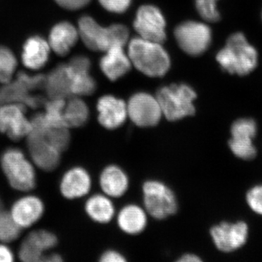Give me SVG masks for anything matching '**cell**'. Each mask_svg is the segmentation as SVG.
Instances as JSON below:
<instances>
[{
    "label": "cell",
    "mask_w": 262,
    "mask_h": 262,
    "mask_svg": "<svg viewBox=\"0 0 262 262\" xmlns=\"http://www.w3.org/2000/svg\"><path fill=\"white\" fill-rule=\"evenodd\" d=\"M127 174L117 165H110L103 169L100 177V185L105 194L113 198H120L128 189Z\"/></svg>",
    "instance_id": "cell-23"
},
{
    "label": "cell",
    "mask_w": 262,
    "mask_h": 262,
    "mask_svg": "<svg viewBox=\"0 0 262 262\" xmlns=\"http://www.w3.org/2000/svg\"><path fill=\"white\" fill-rule=\"evenodd\" d=\"M85 211L91 220L98 223H108L115 215V208L106 196L96 194L90 198L85 203Z\"/></svg>",
    "instance_id": "cell-25"
},
{
    "label": "cell",
    "mask_w": 262,
    "mask_h": 262,
    "mask_svg": "<svg viewBox=\"0 0 262 262\" xmlns=\"http://www.w3.org/2000/svg\"><path fill=\"white\" fill-rule=\"evenodd\" d=\"M13 258L11 250L5 245L0 244V262H11Z\"/></svg>",
    "instance_id": "cell-35"
},
{
    "label": "cell",
    "mask_w": 262,
    "mask_h": 262,
    "mask_svg": "<svg viewBox=\"0 0 262 262\" xmlns=\"http://www.w3.org/2000/svg\"><path fill=\"white\" fill-rule=\"evenodd\" d=\"M58 243L53 232L45 229L34 231L24 239L19 248V258L25 262L43 261L46 251Z\"/></svg>",
    "instance_id": "cell-13"
},
{
    "label": "cell",
    "mask_w": 262,
    "mask_h": 262,
    "mask_svg": "<svg viewBox=\"0 0 262 262\" xmlns=\"http://www.w3.org/2000/svg\"><path fill=\"white\" fill-rule=\"evenodd\" d=\"M20 227L8 212L0 210V241L10 243L14 241L20 235Z\"/></svg>",
    "instance_id": "cell-29"
},
{
    "label": "cell",
    "mask_w": 262,
    "mask_h": 262,
    "mask_svg": "<svg viewBox=\"0 0 262 262\" xmlns=\"http://www.w3.org/2000/svg\"><path fill=\"white\" fill-rule=\"evenodd\" d=\"M72 76L67 63L58 65L46 81V89L51 99H63L72 97Z\"/></svg>",
    "instance_id": "cell-21"
},
{
    "label": "cell",
    "mask_w": 262,
    "mask_h": 262,
    "mask_svg": "<svg viewBox=\"0 0 262 262\" xmlns=\"http://www.w3.org/2000/svg\"><path fill=\"white\" fill-rule=\"evenodd\" d=\"M144 203L146 211L157 220H164L175 214L178 209L173 191L159 181H147L143 185Z\"/></svg>",
    "instance_id": "cell-6"
},
{
    "label": "cell",
    "mask_w": 262,
    "mask_h": 262,
    "mask_svg": "<svg viewBox=\"0 0 262 262\" xmlns=\"http://www.w3.org/2000/svg\"><path fill=\"white\" fill-rule=\"evenodd\" d=\"M44 209V205L39 198L27 195L15 202L10 213L20 228H27L42 217Z\"/></svg>",
    "instance_id": "cell-17"
},
{
    "label": "cell",
    "mask_w": 262,
    "mask_h": 262,
    "mask_svg": "<svg viewBox=\"0 0 262 262\" xmlns=\"http://www.w3.org/2000/svg\"><path fill=\"white\" fill-rule=\"evenodd\" d=\"M178 261L179 262H198L201 261L202 260L198 256L192 254V253H186V254L183 255L182 257L179 258Z\"/></svg>",
    "instance_id": "cell-36"
},
{
    "label": "cell",
    "mask_w": 262,
    "mask_h": 262,
    "mask_svg": "<svg viewBox=\"0 0 262 262\" xmlns=\"http://www.w3.org/2000/svg\"><path fill=\"white\" fill-rule=\"evenodd\" d=\"M16 67V58L13 52L0 46V83H9Z\"/></svg>",
    "instance_id": "cell-28"
},
{
    "label": "cell",
    "mask_w": 262,
    "mask_h": 262,
    "mask_svg": "<svg viewBox=\"0 0 262 262\" xmlns=\"http://www.w3.org/2000/svg\"><path fill=\"white\" fill-rule=\"evenodd\" d=\"M97 110L98 122L103 127L110 130L121 126L127 117V108L125 101L113 96L100 98Z\"/></svg>",
    "instance_id": "cell-15"
},
{
    "label": "cell",
    "mask_w": 262,
    "mask_h": 262,
    "mask_svg": "<svg viewBox=\"0 0 262 262\" xmlns=\"http://www.w3.org/2000/svg\"><path fill=\"white\" fill-rule=\"evenodd\" d=\"M106 53L100 61V67L110 80H117L130 70L132 63L123 48H112Z\"/></svg>",
    "instance_id": "cell-22"
},
{
    "label": "cell",
    "mask_w": 262,
    "mask_h": 262,
    "mask_svg": "<svg viewBox=\"0 0 262 262\" xmlns=\"http://www.w3.org/2000/svg\"><path fill=\"white\" fill-rule=\"evenodd\" d=\"M91 187V177L87 170L80 167L71 168L66 172L60 184L62 194L68 199H75L85 195Z\"/></svg>",
    "instance_id": "cell-18"
},
{
    "label": "cell",
    "mask_w": 262,
    "mask_h": 262,
    "mask_svg": "<svg viewBox=\"0 0 262 262\" xmlns=\"http://www.w3.org/2000/svg\"><path fill=\"white\" fill-rule=\"evenodd\" d=\"M100 261L103 262H124L126 261L124 256L120 253L113 250L106 251L103 253Z\"/></svg>",
    "instance_id": "cell-34"
},
{
    "label": "cell",
    "mask_w": 262,
    "mask_h": 262,
    "mask_svg": "<svg viewBox=\"0 0 262 262\" xmlns=\"http://www.w3.org/2000/svg\"><path fill=\"white\" fill-rule=\"evenodd\" d=\"M63 261L61 256L57 253H51V254L46 255L43 261L48 262H60Z\"/></svg>",
    "instance_id": "cell-37"
},
{
    "label": "cell",
    "mask_w": 262,
    "mask_h": 262,
    "mask_svg": "<svg viewBox=\"0 0 262 262\" xmlns=\"http://www.w3.org/2000/svg\"><path fill=\"white\" fill-rule=\"evenodd\" d=\"M219 0H195L196 10L200 15L206 21H219L221 18L220 11L217 8Z\"/></svg>",
    "instance_id": "cell-30"
},
{
    "label": "cell",
    "mask_w": 262,
    "mask_h": 262,
    "mask_svg": "<svg viewBox=\"0 0 262 262\" xmlns=\"http://www.w3.org/2000/svg\"><path fill=\"white\" fill-rule=\"evenodd\" d=\"M222 70L231 75H247L258 64V53L242 33H234L228 38L225 48L216 56Z\"/></svg>",
    "instance_id": "cell-1"
},
{
    "label": "cell",
    "mask_w": 262,
    "mask_h": 262,
    "mask_svg": "<svg viewBox=\"0 0 262 262\" xmlns=\"http://www.w3.org/2000/svg\"><path fill=\"white\" fill-rule=\"evenodd\" d=\"M232 139L229 147L236 156L244 160H251L256 155L252 140L256 134V124L251 119H239L232 124Z\"/></svg>",
    "instance_id": "cell-12"
},
{
    "label": "cell",
    "mask_w": 262,
    "mask_h": 262,
    "mask_svg": "<svg viewBox=\"0 0 262 262\" xmlns=\"http://www.w3.org/2000/svg\"><path fill=\"white\" fill-rule=\"evenodd\" d=\"M49 43L39 36H33L26 41L22 51L24 65L32 70H40L49 59Z\"/></svg>",
    "instance_id": "cell-19"
},
{
    "label": "cell",
    "mask_w": 262,
    "mask_h": 262,
    "mask_svg": "<svg viewBox=\"0 0 262 262\" xmlns=\"http://www.w3.org/2000/svg\"><path fill=\"white\" fill-rule=\"evenodd\" d=\"M213 242L220 251L230 252L244 246L248 236V227L244 222H224L211 230Z\"/></svg>",
    "instance_id": "cell-14"
},
{
    "label": "cell",
    "mask_w": 262,
    "mask_h": 262,
    "mask_svg": "<svg viewBox=\"0 0 262 262\" xmlns=\"http://www.w3.org/2000/svg\"><path fill=\"white\" fill-rule=\"evenodd\" d=\"M63 117L69 128L82 126L89 120V107L82 99L72 96L66 102Z\"/></svg>",
    "instance_id": "cell-26"
},
{
    "label": "cell",
    "mask_w": 262,
    "mask_h": 262,
    "mask_svg": "<svg viewBox=\"0 0 262 262\" xmlns=\"http://www.w3.org/2000/svg\"><path fill=\"white\" fill-rule=\"evenodd\" d=\"M72 76V94L76 96H87L94 94L96 83L90 75L91 61L88 57H73L67 63Z\"/></svg>",
    "instance_id": "cell-16"
},
{
    "label": "cell",
    "mask_w": 262,
    "mask_h": 262,
    "mask_svg": "<svg viewBox=\"0 0 262 262\" xmlns=\"http://www.w3.org/2000/svg\"><path fill=\"white\" fill-rule=\"evenodd\" d=\"M247 201L253 211L262 215V186L255 187L249 191Z\"/></svg>",
    "instance_id": "cell-31"
},
{
    "label": "cell",
    "mask_w": 262,
    "mask_h": 262,
    "mask_svg": "<svg viewBox=\"0 0 262 262\" xmlns=\"http://www.w3.org/2000/svg\"><path fill=\"white\" fill-rule=\"evenodd\" d=\"M78 32L86 47L94 51L106 52L114 47L124 48L129 37V31L125 26L114 24L104 28L88 15L79 20Z\"/></svg>",
    "instance_id": "cell-2"
},
{
    "label": "cell",
    "mask_w": 262,
    "mask_h": 262,
    "mask_svg": "<svg viewBox=\"0 0 262 262\" xmlns=\"http://www.w3.org/2000/svg\"><path fill=\"white\" fill-rule=\"evenodd\" d=\"M196 98L195 91L185 84L165 86L158 90L156 96L163 115L170 121L194 115L193 101Z\"/></svg>",
    "instance_id": "cell-4"
},
{
    "label": "cell",
    "mask_w": 262,
    "mask_h": 262,
    "mask_svg": "<svg viewBox=\"0 0 262 262\" xmlns=\"http://www.w3.org/2000/svg\"><path fill=\"white\" fill-rule=\"evenodd\" d=\"M32 130V122L26 117L21 104L8 103L0 106V132L13 140H19L27 137Z\"/></svg>",
    "instance_id": "cell-11"
},
{
    "label": "cell",
    "mask_w": 262,
    "mask_h": 262,
    "mask_svg": "<svg viewBox=\"0 0 262 262\" xmlns=\"http://www.w3.org/2000/svg\"><path fill=\"white\" fill-rule=\"evenodd\" d=\"M165 23L161 12L153 5H143L138 10L134 27L140 37L163 44L166 40Z\"/></svg>",
    "instance_id": "cell-8"
},
{
    "label": "cell",
    "mask_w": 262,
    "mask_h": 262,
    "mask_svg": "<svg viewBox=\"0 0 262 262\" xmlns=\"http://www.w3.org/2000/svg\"><path fill=\"white\" fill-rule=\"evenodd\" d=\"M79 37L78 29L70 22L63 21L57 24L51 29L48 43L55 53L65 56L75 46Z\"/></svg>",
    "instance_id": "cell-20"
},
{
    "label": "cell",
    "mask_w": 262,
    "mask_h": 262,
    "mask_svg": "<svg viewBox=\"0 0 262 262\" xmlns=\"http://www.w3.org/2000/svg\"><path fill=\"white\" fill-rule=\"evenodd\" d=\"M174 34L181 49L190 56H201L211 42V29L200 22L190 20L179 24Z\"/></svg>",
    "instance_id": "cell-7"
},
{
    "label": "cell",
    "mask_w": 262,
    "mask_h": 262,
    "mask_svg": "<svg viewBox=\"0 0 262 262\" xmlns=\"http://www.w3.org/2000/svg\"><path fill=\"white\" fill-rule=\"evenodd\" d=\"M119 227L125 233H141L146 226L145 212L136 205H127L120 211L117 218Z\"/></svg>",
    "instance_id": "cell-24"
},
{
    "label": "cell",
    "mask_w": 262,
    "mask_h": 262,
    "mask_svg": "<svg viewBox=\"0 0 262 262\" xmlns=\"http://www.w3.org/2000/svg\"><path fill=\"white\" fill-rule=\"evenodd\" d=\"M65 100L51 99L46 105V112L42 113L45 121L52 127H67L63 117Z\"/></svg>",
    "instance_id": "cell-27"
},
{
    "label": "cell",
    "mask_w": 262,
    "mask_h": 262,
    "mask_svg": "<svg viewBox=\"0 0 262 262\" xmlns=\"http://www.w3.org/2000/svg\"><path fill=\"white\" fill-rule=\"evenodd\" d=\"M57 4L64 9L75 10L86 6L91 0H55Z\"/></svg>",
    "instance_id": "cell-33"
},
{
    "label": "cell",
    "mask_w": 262,
    "mask_h": 262,
    "mask_svg": "<svg viewBox=\"0 0 262 262\" xmlns=\"http://www.w3.org/2000/svg\"><path fill=\"white\" fill-rule=\"evenodd\" d=\"M100 4L108 11L122 13L130 6L131 0H98Z\"/></svg>",
    "instance_id": "cell-32"
},
{
    "label": "cell",
    "mask_w": 262,
    "mask_h": 262,
    "mask_svg": "<svg viewBox=\"0 0 262 262\" xmlns=\"http://www.w3.org/2000/svg\"><path fill=\"white\" fill-rule=\"evenodd\" d=\"M29 154L36 165L45 171H52L58 166L61 151L39 131L32 129L27 136Z\"/></svg>",
    "instance_id": "cell-10"
},
{
    "label": "cell",
    "mask_w": 262,
    "mask_h": 262,
    "mask_svg": "<svg viewBox=\"0 0 262 262\" xmlns=\"http://www.w3.org/2000/svg\"><path fill=\"white\" fill-rule=\"evenodd\" d=\"M161 45L141 37L132 39L128 48L131 63L146 76L163 77L170 69V61Z\"/></svg>",
    "instance_id": "cell-3"
},
{
    "label": "cell",
    "mask_w": 262,
    "mask_h": 262,
    "mask_svg": "<svg viewBox=\"0 0 262 262\" xmlns=\"http://www.w3.org/2000/svg\"><path fill=\"white\" fill-rule=\"evenodd\" d=\"M127 115L139 127H152L159 123L161 108L156 98L145 93L134 95L127 105Z\"/></svg>",
    "instance_id": "cell-9"
},
{
    "label": "cell",
    "mask_w": 262,
    "mask_h": 262,
    "mask_svg": "<svg viewBox=\"0 0 262 262\" xmlns=\"http://www.w3.org/2000/svg\"><path fill=\"white\" fill-rule=\"evenodd\" d=\"M0 210H2V203H1V201H0Z\"/></svg>",
    "instance_id": "cell-38"
},
{
    "label": "cell",
    "mask_w": 262,
    "mask_h": 262,
    "mask_svg": "<svg viewBox=\"0 0 262 262\" xmlns=\"http://www.w3.org/2000/svg\"><path fill=\"white\" fill-rule=\"evenodd\" d=\"M1 165L10 186L16 190L28 192L35 187V170L20 149H7L2 155Z\"/></svg>",
    "instance_id": "cell-5"
}]
</instances>
